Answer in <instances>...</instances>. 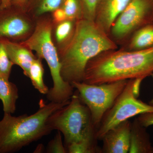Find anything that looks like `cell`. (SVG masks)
<instances>
[{"label":"cell","mask_w":153,"mask_h":153,"mask_svg":"<svg viewBox=\"0 0 153 153\" xmlns=\"http://www.w3.org/2000/svg\"><path fill=\"white\" fill-rule=\"evenodd\" d=\"M153 72V47L135 51L120 49L101 52L89 60L83 81L99 85L133 79H142Z\"/></svg>","instance_id":"obj_1"},{"label":"cell","mask_w":153,"mask_h":153,"mask_svg":"<svg viewBox=\"0 0 153 153\" xmlns=\"http://www.w3.org/2000/svg\"><path fill=\"white\" fill-rule=\"evenodd\" d=\"M118 48L109 36L94 22L84 19L76 21L73 38L59 55L62 78L71 84L82 82L89 60L101 52Z\"/></svg>","instance_id":"obj_2"},{"label":"cell","mask_w":153,"mask_h":153,"mask_svg":"<svg viewBox=\"0 0 153 153\" xmlns=\"http://www.w3.org/2000/svg\"><path fill=\"white\" fill-rule=\"evenodd\" d=\"M69 101L47 103L41 100L39 109L30 116L16 117L4 113L0 120V153L16 152L49 134L52 130L47 123L48 118Z\"/></svg>","instance_id":"obj_3"},{"label":"cell","mask_w":153,"mask_h":153,"mask_svg":"<svg viewBox=\"0 0 153 153\" xmlns=\"http://www.w3.org/2000/svg\"><path fill=\"white\" fill-rule=\"evenodd\" d=\"M52 24L50 13L39 17L36 19L32 35L21 43L36 52L37 57L46 60L53 80V86L49 89L47 98L50 102L62 103L70 100L74 94V88L61 76L59 55L51 38Z\"/></svg>","instance_id":"obj_4"},{"label":"cell","mask_w":153,"mask_h":153,"mask_svg":"<svg viewBox=\"0 0 153 153\" xmlns=\"http://www.w3.org/2000/svg\"><path fill=\"white\" fill-rule=\"evenodd\" d=\"M47 123L52 131L63 135L66 147L72 143L97 140L90 111L76 91L67 104L50 116Z\"/></svg>","instance_id":"obj_5"},{"label":"cell","mask_w":153,"mask_h":153,"mask_svg":"<svg viewBox=\"0 0 153 153\" xmlns=\"http://www.w3.org/2000/svg\"><path fill=\"white\" fill-rule=\"evenodd\" d=\"M128 80L93 85L73 82L71 85L90 111L91 120L97 130L103 117L123 91Z\"/></svg>","instance_id":"obj_6"},{"label":"cell","mask_w":153,"mask_h":153,"mask_svg":"<svg viewBox=\"0 0 153 153\" xmlns=\"http://www.w3.org/2000/svg\"><path fill=\"white\" fill-rule=\"evenodd\" d=\"M135 79H129L120 95L107 111L97 129V139L101 140L109 130L129 119L145 113L153 112V106L145 103L135 95Z\"/></svg>","instance_id":"obj_7"},{"label":"cell","mask_w":153,"mask_h":153,"mask_svg":"<svg viewBox=\"0 0 153 153\" xmlns=\"http://www.w3.org/2000/svg\"><path fill=\"white\" fill-rule=\"evenodd\" d=\"M153 22V0H131L114 21L109 36L122 46L136 31Z\"/></svg>","instance_id":"obj_8"},{"label":"cell","mask_w":153,"mask_h":153,"mask_svg":"<svg viewBox=\"0 0 153 153\" xmlns=\"http://www.w3.org/2000/svg\"><path fill=\"white\" fill-rule=\"evenodd\" d=\"M36 26V20L25 10L0 4V39L24 42L32 35Z\"/></svg>","instance_id":"obj_9"},{"label":"cell","mask_w":153,"mask_h":153,"mask_svg":"<svg viewBox=\"0 0 153 153\" xmlns=\"http://www.w3.org/2000/svg\"><path fill=\"white\" fill-rule=\"evenodd\" d=\"M131 126V122L128 120L109 130L102 139L103 145L101 153H128Z\"/></svg>","instance_id":"obj_10"},{"label":"cell","mask_w":153,"mask_h":153,"mask_svg":"<svg viewBox=\"0 0 153 153\" xmlns=\"http://www.w3.org/2000/svg\"><path fill=\"white\" fill-rule=\"evenodd\" d=\"M131 0H98L94 22L109 36L110 30L117 18Z\"/></svg>","instance_id":"obj_11"},{"label":"cell","mask_w":153,"mask_h":153,"mask_svg":"<svg viewBox=\"0 0 153 153\" xmlns=\"http://www.w3.org/2000/svg\"><path fill=\"white\" fill-rule=\"evenodd\" d=\"M2 42L10 60L13 65L21 67L25 76H28L30 66L37 58L33 50L20 42L6 39H0Z\"/></svg>","instance_id":"obj_12"},{"label":"cell","mask_w":153,"mask_h":153,"mask_svg":"<svg viewBox=\"0 0 153 153\" xmlns=\"http://www.w3.org/2000/svg\"><path fill=\"white\" fill-rule=\"evenodd\" d=\"M76 22V21L67 19L58 24H52L51 38L58 55L65 50L73 38Z\"/></svg>","instance_id":"obj_13"},{"label":"cell","mask_w":153,"mask_h":153,"mask_svg":"<svg viewBox=\"0 0 153 153\" xmlns=\"http://www.w3.org/2000/svg\"><path fill=\"white\" fill-rule=\"evenodd\" d=\"M152 146L146 128L136 118L131 123L129 153H152Z\"/></svg>","instance_id":"obj_14"},{"label":"cell","mask_w":153,"mask_h":153,"mask_svg":"<svg viewBox=\"0 0 153 153\" xmlns=\"http://www.w3.org/2000/svg\"><path fill=\"white\" fill-rule=\"evenodd\" d=\"M152 47H153V22L136 31L120 49L135 51Z\"/></svg>","instance_id":"obj_15"},{"label":"cell","mask_w":153,"mask_h":153,"mask_svg":"<svg viewBox=\"0 0 153 153\" xmlns=\"http://www.w3.org/2000/svg\"><path fill=\"white\" fill-rule=\"evenodd\" d=\"M10 78L0 75V100L3 104L4 113L13 114L16 111L19 98V90Z\"/></svg>","instance_id":"obj_16"},{"label":"cell","mask_w":153,"mask_h":153,"mask_svg":"<svg viewBox=\"0 0 153 153\" xmlns=\"http://www.w3.org/2000/svg\"><path fill=\"white\" fill-rule=\"evenodd\" d=\"M63 0H27L26 11L33 19L50 13L61 7Z\"/></svg>","instance_id":"obj_17"},{"label":"cell","mask_w":153,"mask_h":153,"mask_svg":"<svg viewBox=\"0 0 153 153\" xmlns=\"http://www.w3.org/2000/svg\"><path fill=\"white\" fill-rule=\"evenodd\" d=\"M42 59L38 57L33 61L29 70L28 77L34 88L41 94H47L49 89L44 80V69Z\"/></svg>","instance_id":"obj_18"},{"label":"cell","mask_w":153,"mask_h":153,"mask_svg":"<svg viewBox=\"0 0 153 153\" xmlns=\"http://www.w3.org/2000/svg\"><path fill=\"white\" fill-rule=\"evenodd\" d=\"M96 140H85L72 143L66 147L67 153H101V149H99L97 145Z\"/></svg>","instance_id":"obj_19"},{"label":"cell","mask_w":153,"mask_h":153,"mask_svg":"<svg viewBox=\"0 0 153 153\" xmlns=\"http://www.w3.org/2000/svg\"><path fill=\"white\" fill-rule=\"evenodd\" d=\"M60 7L65 11L67 19L76 21L83 19L79 0H63Z\"/></svg>","instance_id":"obj_20"},{"label":"cell","mask_w":153,"mask_h":153,"mask_svg":"<svg viewBox=\"0 0 153 153\" xmlns=\"http://www.w3.org/2000/svg\"><path fill=\"white\" fill-rule=\"evenodd\" d=\"M13 65L9 58L4 44L0 40V75L10 78Z\"/></svg>","instance_id":"obj_21"},{"label":"cell","mask_w":153,"mask_h":153,"mask_svg":"<svg viewBox=\"0 0 153 153\" xmlns=\"http://www.w3.org/2000/svg\"><path fill=\"white\" fill-rule=\"evenodd\" d=\"M83 19L94 22L96 7L98 0H79Z\"/></svg>","instance_id":"obj_22"},{"label":"cell","mask_w":153,"mask_h":153,"mask_svg":"<svg viewBox=\"0 0 153 153\" xmlns=\"http://www.w3.org/2000/svg\"><path fill=\"white\" fill-rule=\"evenodd\" d=\"M46 152L48 153H67L66 146L63 145L62 135L60 131H58L55 137L49 142Z\"/></svg>","instance_id":"obj_23"},{"label":"cell","mask_w":153,"mask_h":153,"mask_svg":"<svg viewBox=\"0 0 153 153\" xmlns=\"http://www.w3.org/2000/svg\"><path fill=\"white\" fill-rule=\"evenodd\" d=\"M50 14L53 24H58L68 19L65 11L61 7L55 9Z\"/></svg>","instance_id":"obj_24"},{"label":"cell","mask_w":153,"mask_h":153,"mask_svg":"<svg viewBox=\"0 0 153 153\" xmlns=\"http://www.w3.org/2000/svg\"><path fill=\"white\" fill-rule=\"evenodd\" d=\"M137 119L140 123L146 128L153 125V112L140 114Z\"/></svg>","instance_id":"obj_25"},{"label":"cell","mask_w":153,"mask_h":153,"mask_svg":"<svg viewBox=\"0 0 153 153\" xmlns=\"http://www.w3.org/2000/svg\"><path fill=\"white\" fill-rule=\"evenodd\" d=\"M7 4L18 7L26 10L27 0H1Z\"/></svg>","instance_id":"obj_26"},{"label":"cell","mask_w":153,"mask_h":153,"mask_svg":"<svg viewBox=\"0 0 153 153\" xmlns=\"http://www.w3.org/2000/svg\"><path fill=\"white\" fill-rule=\"evenodd\" d=\"M150 76H152V77L153 79V72L152 73V74H151ZM149 104L153 106V98L152 99V100H151L149 102Z\"/></svg>","instance_id":"obj_27"},{"label":"cell","mask_w":153,"mask_h":153,"mask_svg":"<svg viewBox=\"0 0 153 153\" xmlns=\"http://www.w3.org/2000/svg\"><path fill=\"white\" fill-rule=\"evenodd\" d=\"M152 153H153V148H152Z\"/></svg>","instance_id":"obj_28"},{"label":"cell","mask_w":153,"mask_h":153,"mask_svg":"<svg viewBox=\"0 0 153 153\" xmlns=\"http://www.w3.org/2000/svg\"><path fill=\"white\" fill-rule=\"evenodd\" d=\"M0 2H1V1H0Z\"/></svg>","instance_id":"obj_29"}]
</instances>
